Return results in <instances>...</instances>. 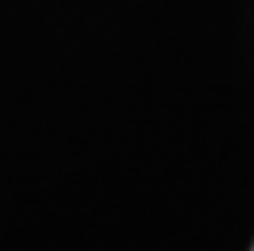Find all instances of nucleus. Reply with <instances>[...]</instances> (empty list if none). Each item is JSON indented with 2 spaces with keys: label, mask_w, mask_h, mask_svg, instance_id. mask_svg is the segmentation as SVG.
I'll return each instance as SVG.
<instances>
[{
  "label": "nucleus",
  "mask_w": 254,
  "mask_h": 251,
  "mask_svg": "<svg viewBox=\"0 0 254 251\" xmlns=\"http://www.w3.org/2000/svg\"><path fill=\"white\" fill-rule=\"evenodd\" d=\"M251 251H254V248H251Z\"/></svg>",
  "instance_id": "obj_1"
}]
</instances>
